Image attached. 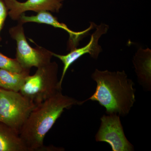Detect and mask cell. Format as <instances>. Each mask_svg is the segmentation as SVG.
Masks as SVG:
<instances>
[{
  "mask_svg": "<svg viewBox=\"0 0 151 151\" xmlns=\"http://www.w3.org/2000/svg\"><path fill=\"white\" fill-rule=\"evenodd\" d=\"M83 103L64 95L61 91L36 105L19 131L20 137L29 151H42L46 134L64 110Z\"/></svg>",
  "mask_w": 151,
  "mask_h": 151,
  "instance_id": "obj_1",
  "label": "cell"
},
{
  "mask_svg": "<svg viewBox=\"0 0 151 151\" xmlns=\"http://www.w3.org/2000/svg\"><path fill=\"white\" fill-rule=\"evenodd\" d=\"M92 79L97 83L95 91L84 100L96 101L106 110V114L125 116L129 113L136 102L134 84L124 70L110 71L95 69Z\"/></svg>",
  "mask_w": 151,
  "mask_h": 151,
  "instance_id": "obj_2",
  "label": "cell"
},
{
  "mask_svg": "<svg viewBox=\"0 0 151 151\" xmlns=\"http://www.w3.org/2000/svg\"><path fill=\"white\" fill-rule=\"evenodd\" d=\"M58 66L50 62L38 68L34 75L28 76L20 92L35 105L62 91L58 78Z\"/></svg>",
  "mask_w": 151,
  "mask_h": 151,
  "instance_id": "obj_3",
  "label": "cell"
},
{
  "mask_svg": "<svg viewBox=\"0 0 151 151\" xmlns=\"http://www.w3.org/2000/svg\"><path fill=\"white\" fill-rule=\"evenodd\" d=\"M35 106L20 92L0 88V122L18 132Z\"/></svg>",
  "mask_w": 151,
  "mask_h": 151,
  "instance_id": "obj_4",
  "label": "cell"
},
{
  "mask_svg": "<svg viewBox=\"0 0 151 151\" xmlns=\"http://www.w3.org/2000/svg\"><path fill=\"white\" fill-rule=\"evenodd\" d=\"M11 37L17 42L16 58L23 68L29 70L32 67H41L51 62L52 52L38 46H30L25 35L23 24L19 23L9 30Z\"/></svg>",
  "mask_w": 151,
  "mask_h": 151,
  "instance_id": "obj_5",
  "label": "cell"
},
{
  "mask_svg": "<svg viewBox=\"0 0 151 151\" xmlns=\"http://www.w3.org/2000/svg\"><path fill=\"white\" fill-rule=\"evenodd\" d=\"M101 124L95 135V141L104 142L111 146L113 151H134V146L128 141L117 114L104 115L100 119Z\"/></svg>",
  "mask_w": 151,
  "mask_h": 151,
  "instance_id": "obj_6",
  "label": "cell"
},
{
  "mask_svg": "<svg viewBox=\"0 0 151 151\" xmlns=\"http://www.w3.org/2000/svg\"><path fill=\"white\" fill-rule=\"evenodd\" d=\"M96 30L91 35L90 41L86 46L81 48H76L70 50L65 55L57 54L52 52V56L60 60L63 64V70L59 80V84L62 86L63 81L65 74L70 65L82 55L89 53L94 59H97L100 52L102 51L101 47L98 44V40L101 36L108 31V26L105 24L96 25Z\"/></svg>",
  "mask_w": 151,
  "mask_h": 151,
  "instance_id": "obj_7",
  "label": "cell"
},
{
  "mask_svg": "<svg viewBox=\"0 0 151 151\" xmlns=\"http://www.w3.org/2000/svg\"><path fill=\"white\" fill-rule=\"evenodd\" d=\"M65 0H27L21 2L17 0H4L8 15L13 20L18 21L27 11L37 13L43 11L58 13Z\"/></svg>",
  "mask_w": 151,
  "mask_h": 151,
  "instance_id": "obj_8",
  "label": "cell"
},
{
  "mask_svg": "<svg viewBox=\"0 0 151 151\" xmlns=\"http://www.w3.org/2000/svg\"><path fill=\"white\" fill-rule=\"evenodd\" d=\"M37 13L36 15L32 16H27L25 15L24 14H23L20 17L18 21L19 23L22 24L27 22L44 24L64 30L69 35L68 48L70 50L76 48L80 40L86 35L88 34L89 31L93 29L95 25L94 23L90 22V26L88 29L83 31L76 32L69 29L64 24L60 22L57 18L53 16L49 12L43 11Z\"/></svg>",
  "mask_w": 151,
  "mask_h": 151,
  "instance_id": "obj_9",
  "label": "cell"
},
{
  "mask_svg": "<svg viewBox=\"0 0 151 151\" xmlns=\"http://www.w3.org/2000/svg\"><path fill=\"white\" fill-rule=\"evenodd\" d=\"M133 63L141 86L147 91L151 89V50H139L134 57Z\"/></svg>",
  "mask_w": 151,
  "mask_h": 151,
  "instance_id": "obj_10",
  "label": "cell"
},
{
  "mask_svg": "<svg viewBox=\"0 0 151 151\" xmlns=\"http://www.w3.org/2000/svg\"><path fill=\"white\" fill-rule=\"evenodd\" d=\"M0 151H30L19 132L0 122Z\"/></svg>",
  "mask_w": 151,
  "mask_h": 151,
  "instance_id": "obj_11",
  "label": "cell"
},
{
  "mask_svg": "<svg viewBox=\"0 0 151 151\" xmlns=\"http://www.w3.org/2000/svg\"><path fill=\"white\" fill-rule=\"evenodd\" d=\"M29 71L16 73L0 69V88L19 92L24 84L26 78L29 75Z\"/></svg>",
  "mask_w": 151,
  "mask_h": 151,
  "instance_id": "obj_12",
  "label": "cell"
},
{
  "mask_svg": "<svg viewBox=\"0 0 151 151\" xmlns=\"http://www.w3.org/2000/svg\"><path fill=\"white\" fill-rule=\"evenodd\" d=\"M0 69L12 72L22 73L30 70L24 69L16 58H12L4 55L0 52Z\"/></svg>",
  "mask_w": 151,
  "mask_h": 151,
  "instance_id": "obj_13",
  "label": "cell"
},
{
  "mask_svg": "<svg viewBox=\"0 0 151 151\" xmlns=\"http://www.w3.org/2000/svg\"><path fill=\"white\" fill-rule=\"evenodd\" d=\"M8 11L4 0H0V35L6 19L8 15Z\"/></svg>",
  "mask_w": 151,
  "mask_h": 151,
  "instance_id": "obj_14",
  "label": "cell"
}]
</instances>
